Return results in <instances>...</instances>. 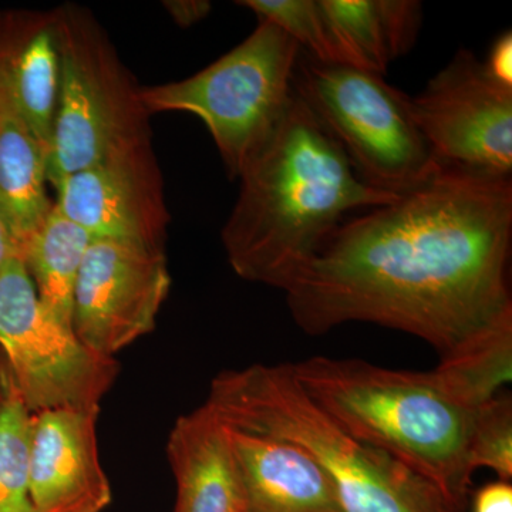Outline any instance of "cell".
<instances>
[{
    "label": "cell",
    "mask_w": 512,
    "mask_h": 512,
    "mask_svg": "<svg viewBox=\"0 0 512 512\" xmlns=\"http://www.w3.org/2000/svg\"><path fill=\"white\" fill-rule=\"evenodd\" d=\"M511 241L512 178L440 170L343 221L285 289L286 303L308 335L375 323L444 356L512 312Z\"/></svg>",
    "instance_id": "cell-1"
},
{
    "label": "cell",
    "mask_w": 512,
    "mask_h": 512,
    "mask_svg": "<svg viewBox=\"0 0 512 512\" xmlns=\"http://www.w3.org/2000/svg\"><path fill=\"white\" fill-rule=\"evenodd\" d=\"M221 239L239 278L285 291L352 211L399 200L367 187L296 93L239 170Z\"/></svg>",
    "instance_id": "cell-2"
},
{
    "label": "cell",
    "mask_w": 512,
    "mask_h": 512,
    "mask_svg": "<svg viewBox=\"0 0 512 512\" xmlns=\"http://www.w3.org/2000/svg\"><path fill=\"white\" fill-rule=\"evenodd\" d=\"M296 382L350 436L389 454L466 507L474 414L429 372L386 369L362 359L312 356L289 363Z\"/></svg>",
    "instance_id": "cell-3"
},
{
    "label": "cell",
    "mask_w": 512,
    "mask_h": 512,
    "mask_svg": "<svg viewBox=\"0 0 512 512\" xmlns=\"http://www.w3.org/2000/svg\"><path fill=\"white\" fill-rule=\"evenodd\" d=\"M205 404L228 429L301 448L335 485L343 512H464L412 468L350 436L303 392L289 363L224 370Z\"/></svg>",
    "instance_id": "cell-4"
},
{
    "label": "cell",
    "mask_w": 512,
    "mask_h": 512,
    "mask_svg": "<svg viewBox=\"0 0 512 512\" xmlns=\"http://www.w3.org/2000/svg\"><path fill=\"white\" fill-rule=\"evenodd\" d=\"M60 60L59 99L47 181H60L151 140L141 86L106 30L77 5L53 9Z\"/></svg>",
    "instance_id": "cell-5"
},
{
    "label": "cell",
    "mask_w": 512,
    "mask_h": 512,
    "mask_svg": "<svg viewBox=\"0 0 512 512\" xmlns=\"http://www.w3.org/2000/svg\"><path fill=\"white\" fill-rule=\"evenodd\" d=\"M293 92L339 144L367 187L400 198L440 173L414 120L409 94L384 82L380 74L318 62L301 49Z\"/></svg>",
    "instance_id": "cell-6"
},
{
    "label": "cell",
    "mask_w": 512,
    "mask_h": 512,
    "mask_svg": "<svg viewBox=\"0 0 512 512\" xmlns=\"http://www.w3.org/2000/svg\"><path fill=\"white\" fill-rule=\"evenodd\" d=\"M301 47L268 20L237 47L180 82L141 87L150 116L183 111L210 131L228 174L237 178L247 158L264 143L293 96Z\"/></svg>",
    "instance_id": "cell-7"
},
{
    "label": "cell",
    "mask_w": 512,
    "mask_h": 512,
    "mask_svg": "<svg viewBox=\"0 0 512 512\" xmlns=\"http://www.w3.org/2000/svg\"><path fill=\"white\" fill-rule=\"evenodd\" d=\"M0 353L32 414L100 407L119 375L114 357L87 348L46 311L16 252L0 268Z\"/></svg>",
    "instance_id": "cell-8"
},
{
    "label": "cell",
    "mask_w": 512,
    "mask_h": 512,
    "mask_svg": "<svg viewBox=\"0 0 512 512\" xmlns=\"http://www.w3.org/2000/svg\"><path fill=\"white\" fill-rule=\"evenodd\" d=\"M410 101L440 170L512 178V86L473 52L458 50Z\"/></svg>",
    "instance_id": "cell-9"
},
{
    "label": "cell",
    "mask_w": 512,
    "mask_h": 512,
    "mask_svg": "<svg viewBox=\"0 0 512 512\" xmlns=\"http://www.w3.org/2000/svg\"><path fill=\"white\" fill-rule=\"evenodd\" d=\"M170 288L164 251L94 239L74 289V333L93 352L114 357L154 329Z\"/></svg>",
    "instance_id": "cell-10"
},
{
    "label": "cell",
    "mask_w": 512,
    "mask_h": 512,
    "mask_svg": "<svg viewBox=\"0 0 512 512\" xmlns=\"http://www.w3.org/2000/svg\"><path fill=\"white\" fill-rule=\"evenodd\" d=\"M53 190L59 210L93 239L164 251L170 214L153 141L77 171Z\"/></svg>",
    "instance_id": "cell-11"
},
{
    "label": "cell",
    "mask_w": 512,
    "mask_h": 512,
    "mask_svg": "<svg viewBox=\"0 0 512 512\" xmlns=\"http://www.w3.org/2000/svg\"><path fill=\"white\" fill-rule=\"evenodd\" d=\"M100 407L50 409L32 414L30 495L37 512H103L111 503L101 467Z\"/></svg>",
    "instance_id": "cell-12"
},
{
    "label": "cell",
    "mask_w": 512,
    "mask_h": 512,
    "mask_svg": "<svg viewBox=\"0 0 512 512\" xmlns=\"http://www.w3.org/2000/svg\"><path fill=\"white\" fill-rule=\"evenodd\" d=\"M228 436L247 512H343L335 485L301 448L232 429Z\"/></svg>",
    "instance_id": "cell-13"
},
{
    "label": "cell",
    "mask_w": 512,
    "mask_h": 512,
    "mask_svg": "<svg viewBox=\"0 0 512 512\" xmlns=\"http://www.w3.org/2000/svg\"><path fill=\"white\" fill-rule=\"evenodd\" d=\"M167 454L177 483L174 512H247L228 429L207 404L175 421Z\"/></svg>",
    "instance_id": "cell-14"
},
{
    "label": "cell",
    "mask_w": 512,
    "mask_h": 512,
    "mask_svg": "<svg viewBox=\"0 0 512 512\" xmlns=\"http://www.w3.org/2000/svg\"><path fill=\"white\" fill-rule=\"evenodd\" d=\"M0 70L20 111L49 156L60 84L53 10L0 12Z\"/></svg>",
    "instance_id": "cell-15"
},
{
    "label": "cell",
    "mask_w": 512,
    "mask_h": 512,
    "mask_svg": "<svg viewBox=\"0 0 512 512\" xmlns=\"http://www.w3.org/2000/svg\"><path fill=\"white\" fill-rule=\"evenodd\" d=\"M47 160L0 70V220L18 254L52 210Z\"/></svg>",
    "instance_id": "cell-16"
},
{
    "label": "cell",
    "mask_w": 512,
    "mask_h": 512,
    "mask_svg": "<svg viewBox=\"0 0 512 512\" xmlns=\"http://www.w3.org/2000/svg\"><path fill=\"white\" fill-rule=\"evenodd\" d=\"M343 66L383 76L416 45L423 6L414 0H318Z\"/></svg>",
    "instance_id": "cell-17"
},
{
    "label": "cell",
    "mask_w": 512,
    "mask_h": 512,
    "mask_svg": "<svg viewBox=\"0 0 512 512\" xmlns=\"http://www.w3.org/2000/svg\"><path fill=\"white\" fill-rule=\"evenodd\" d=\"M94 239L67 218L53 201L45 221L30 235L19 256L47 312L72 328L73 298L87 249Z\"/></svg>",
    "instance_id": "cell-18"
},
{
    "label": "cell",
    "mask_w": 512,
    "mask_h": 512,
    "mask_svg": "<svg viewBox=\"0 0 512 512\" xmlns=\"http://www.w3.org/2000/svg\"><path fill=\"white\" fill-rule=\"evenodd\" d=\"M441 390L474 414L504 392L512 380V312L458 348L430 370Z\"/></svg>",
    "instance_id": "cell-19"
},
{
    "label": "cell",
    "mask_w": 512,
    "mask_h": 512,
    "mask_svg": "<svg viewBox=\"0 0 512 512\" xmlns=\"http://www.w3.org/2000/svg\"><path fill=\"white\" fill-rule=\"evenodd\" d=\"M32 413L0 353V512H37L30 495Z\"/></svg>",
    "instance_id": "cell-20"
},
{
    "label": "cell",
    "mask_w": 512,
    "mask_h": 512,
    "mask_svg": "<svg viewBox=\"0 0 512 512\" xmlns=\"http://www.w3.org/2000/svg\"><path fill=\"white\" fill-rule=\"evenodd\" d=\"M237 3L252 10L258 19L268 20L284 30L303 52L318 62L342 64L318 0H244Z\"/></svg>",
    "instance_id": "cell-21"
},
{
    "label": "cell",
    "mask_w": 512,
    "mask_h": 512,
    "mask_svg": "<svg viewBox=\"0 0 512 512\" xmlns=\"http://www.w3.org/2000/svg\"><path fill=\"white\" fill-rule=\"evenodd\" d=\"M468 456L473 470L488 468L500 480L512 477V399L500 393L473 416Z\"/></svg>",
    "instance_id": "cell-22"
},
{
    "label": "cell",
    "mask_w": 512,
    "mask_h": 512,
    "mask_svg": "<svg viewBox=\"0 0 512 512\" xmlns=\"http://www.w3.org/2000/svg\"><path fill=\"white\" fill-rule=\"evenodd\" d=\"M473 512H512V485L498 480L474 494Z\"/></svg>",
    "instance_id": "cell-23"
},
{
    "label": "cell",
    "mask_w": 512,
    "mask_h": 512,
    "mask_svg": "<svg viewBox=\"0 0 512 512\" xmlns=\"http://www.w3.org/2000/svg\"><path fill=\"white\" fill-rule=\"evenodd\" d=\"M488 72L493 74L495 79L512 86V36L511 30L504 32L497 37L491 46L487 60H485Z\"/></svg>",
    "instance_id": "cell-24"
},
{
    "label": "cell",
    "mask_w": 512,
    "mask_h": 512,
    "mask_svg": "<svg viewBox=\"0 0 512 512\" xmlns=\"http://www.w3.org/2000/svg\"><path fill=\"white\" fill-rule=\"evenodd\" d=\"M167 5H171L167 8L181 26H191L200 22L211 10L210 2H173Z\"/></svg>",
    "instance_id": "cell-25"
},
{
    "label": "cell",
    "mask_w": 512,
    "mask_h": 512,
    "mask_svg": "<svg viewBox=\"0 0 512 512\" xmlns=\"http://www.w3.org/2000/svg\"><path fill=\"white\" fill-rule=\"evenodd\" d=\"M15 252L8 231H6L5 225H3L2 220H0V268L8 261L9 256L15 254Z\"/></svg>",
    "instance_id": "cell-26"
}]
</instances>
